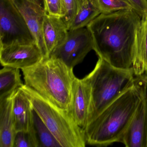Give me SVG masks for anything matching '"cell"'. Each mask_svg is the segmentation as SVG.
<instances>
[{"label": "cell", "instance_id": "obj_5", "mask_svg": "<svg viewBox=\"0 0 147 147\" xmlns=\"http://www.w3.org/2000/svg\"><path fill=\"white\" fill-rule=\"evenodd\" d=\"M20 88L29 97L34 111L43 121L63 147H84L85 132L67 110L23 85Z\"/></svg>", "mask_w": 147, "mask_h": 147}, {"label": "cell", "instance_id": "obj_1", "mask_svg": "<svg viewBox=\"0 0 147 147\" xmlns=\"http://www.w3.org/2000/svg\"><path fill=\"white\" fill-rule=\"evenodd\" d=\"M142 17L134 10L101 13L87 26L99 58L123 69L133 68L137 32Z\"/></svg>", "mask_w": 147, "mask_h": 147}, {"label": "cell", "instance_id": "obj_18", "mask_svg": "<svg viewBox=\"0 0 147 147\" xmlns=\"http://www.w3.org/2000/svg\"><path fill=\"white\" fill-rule=\"evenodd\" d=\"M33 121L39 142V147H61L60 143L34 109H33Z\"/></svg>", "mask_w": 147, "mask_h": 147}, {"label": "cell", "instance_id": "obj_8", "mask_svg": "<svg viewBox=\"0 0 147 147\" xmlns=\"http://www.w3.org/2000/svg\"><path fill=\"white\" fill-rule=\"evenodd\" d=\"M139 78L141 99L121 142L126 147H147V73Z\"/></svg>", "mask_w": 147, "mask_h": 147}, {"label": "cell", "instance_id": "obj_9", "mask_svg": "<svg viewBox=\"0 0 147 147\" xmlns=\"http://www.w3.org/2000/svg\"><path fill=\"white\" fill-rule=\"evenodd\" d=\"M44 58L36 43L0 45V62L3 67L25 69L36 65Z\"/></svg>", "mask_w": 147, "mask_h": 147}, {"label": "cell", "instance_id": "obj_3", "mask_svg": "<svg viewBox=\"0 0 147 147\" xmlns=\"http://www.w3.org/2000/svg\"><path fill=\"white\" fill-rule=\"evenodd\" d=\"M22 71L25 85L60 108L68 111L76 77L73 68L50 57Z\"/></svg>", "mask_w": 147, "mask_h": 147}, {"label": "cell", "instance_id": "obj_21", "mask_svg": "<svg viewBox=\"0 0 147 147\" xmlns=\"http://www.w3.org/2000/svg\"><path fill=\"white\" fill-rule=\"evenodd\" d=\"M63 17L61 18L68 30L77 11V0H61Z\"/></svg>", "mask_w": 147, "mask_h": 147}, {"label": "cell", "instance_id": "obj_12", "mask_svg": "<svg viewBox=\"0 0 147 147\" xmlns=\"http://www.w3.org/2000/svg\"><path fill=\"white\" fill-rule=\"evenodd\" d=\"M68 31L61 18L45 13L42 27L45 58L49 57L55 49L65 41Z\"/></svg>", "mask_w": 147, "mask_h": 147}, {"label": "cell", "instance_id": "obj_16", "mask_svg": "<svg viewBox=\"0 0 147 147\" xmlns=\"http://www.w3.org/2000/svg\"><path fill=\"white\" fill-rule=\"evenodd\" d=\"M100 14L94 0H77L76 14L69 30L87 27Z\"/></svg>", "mask_w": 147, "mask_h": 147}, {"label": "cell", "instance_id": "obj_15", "mask_svg": "<svg viewBox=\"0 0 147 147\" xmlns=\"http://www.w3.org/2000/svg\"><path fill=\"white\" fill-rule=\"evenodd\" d=\"M133 69L136 77L147 73V17H142L137 32L134 49Z\"/></svg>", "mask_w": 147, "mask_h": 147}, {"label": "cell", "instance_id": "obj_20", "mask_svg": "<svg viewBox=\"0 0 147 147\" xmlns=\"http://www.w3.org/2000/svg\"><path fill=\"white\" fill-rule=\"evenodd\" d=\"M13 147H39V142L34 126L29 131L16 132Z\"/></svg>", "mask_w": 147, "mask_h": 147}, {"label": "cell", "instance_id": "obj_22", "mask_svg": "<svg viewBox=\"0 0 147 147\" xmlns=\"http://www.w3.org/2000/svg\"><path fill=\"white\" fill-rule=\"evenodd\" d=\"M45 12L51 16L63 17L61 0H42Z\"/></svg>", "mask_w": 147, "mask_h": 147}, {"label": "cell", "instance_id": "obj_4", "mask_svg": "<svg viewBox=\"0 0 147 147\" xmlns=\"http://www.w3.org/2000/svg\"><path fill=\"white\" fill-rule=\"evenodd\" d=\"M86 78L91 91L88 124L113 101L133 86L137 77L133 68H119L99 58L93 70Z\"/></svg>", "mask_w": 147, "mask_h": 147}, {"label": "cell", "instance_id": "obj_23", "mask_svg": "<svg viewBox=\"0 0 147 147\" xmlns=\"http://www.w3.org/2000/svg\"><path fill=\"white\" fill-rule=\"evenodd\" d=\"M141 17L147 11V0H127Z\"/></svg>", "mask_w": 147, "mask_h": 147}, {"label": "cell", "instance_id": "obj_17", "mask_svg": "<svg viewBox=\"0 0 147 147\" xmlns=\"http://www.w3.org/2000/svg\"><path fill=\"white\" fill-rule=\"evenodd\" d=\"M3 67L0 70V99L9 96L24 85L20 69Z\"/></svg>", "mask_w": 147, "mask_h": 147}, {"label": "cell", "instance_id": "obj_7", "mask_svg": "<svg viewBox=\"0 0 147 147\" xmlns=\"http://www.w3.org/2000/svg\"><path fill=\"white\" fill-rule=\"evenodd\" d=\"M93 47L92 34L87 27L69 30L65 41L55 49L50 57L59 59L74 69L82 62Z\"/></svg>", "mask_w": 147, "mask_h": 147}, {"label": "cell", "instance_id": "obj_2", "mask_svg": "<svg viewBox=\"0 0 147 147\" xmlns=\"http://www.w3.org/2000/svg\"><path fill=\"white\" fill-rule=\"evenodd\" d=\"M140 78L84 129L86 143L107 146L122 142L141 99Z\"/></svg>", "mask_w": 147, "mask_h": 147}, {"label": "cell", "instance_id": "obj_13", "mask_svg": "<svg viewBox=\"0 0 147 147\" xmlns=\"http://www.w3.org/2000/svg\"><path fill=\"white\" fill-rule=\"evenodd\" d=\"M33 107L26 94L20 88L14 91L13 112L16 132L29 131L34 128Z\"/></svg>", "mask_w": 147, "mask_h": 147}, {"label": "cell", "instance_id": "obj_11", "mask_svg": "<svg viewBox=\"0 0 147 147\" xmlns=\"http://www.w3.org/2000/svg\"><path fill=\"white\" fill-rule=\"evenodd\" d=\"M91 97V87L86 77L82 79L76 77L68 111L76 123L83 129L88 122Z\"/></svg>", "mask_w": 147, "mask_h": 147}, {"label": "cell", "instance_id": "obj_6", "mask_svg": "<svg viewBox=\"0 0 147 147\" xmlns=\"http://www.w3.org/2000/svg\"><path fill=\"white\" fill-rule=\"evenodd\" d=\"M14 43H36L12 0H0V45Z\"/></svg>", "mask_w": 147, "mask_h": 147}, {"label": "cell", "instance_id": "obj_24", "mask_svg": "<svg viewBox=\"0 0 147 147\" xmlns=\"http://www.w3.org/2000/svg\"><path fill=\"white\" fill-rule=\"evenodd\" d=\"M144 15H146V16H147V11L146 12V13H145V14Z\"/></svg>", "mask_w": 147, "mask_h": 147}, {"label": "cell", "instance_id": "obj_19", "mask_svg": "<svg viewBox=\"0 0 147 147\" xmlns=\"http://www.w3.org/2000/svg\"><path fill=\"white\" fill-rule=\"evenodd\" d=\"M101 13L107 14L121 10H134L127 0H94Z\"/></svg>", "mask_w": 147, "mask_h": 147}, {"label": "cell", "instance_id": "obj_10", "mask_svg": "<svg viewBox=\"0 0 147 147\" xmlns=\"http://www.w3.org/2000/svg\"><path fill=\"white\" fill-rule=\"evenodd\" d=\"M19 11L45 57L42 27L45 12L41 0H12Z\"/></svg>", "mask_w": 147, "mask_h": 147}, {"label": "cell", "instance_id": "obj_14", "mask_svg": "<svg viewBox=\"0 0 147 147\" xmlns=\"http://www.w3.org/2000/svg\"><path fill=\"white\" fill-rule=\"evenodd\" d=\"M14 92L0 99V147H13L16 134L13 112Z\"/></svg>", "mask_w": 147, "mask_h": 147}]
</instances>
